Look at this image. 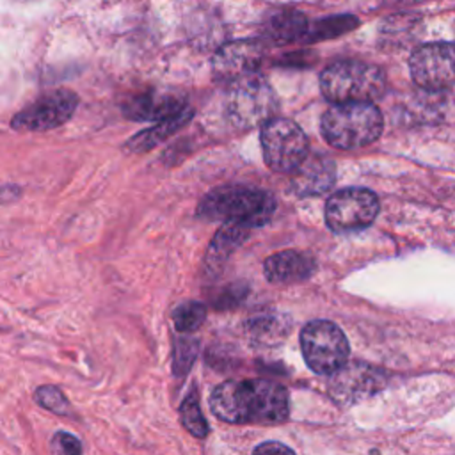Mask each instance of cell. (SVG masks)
<instances>
[{
    "mask_svg": "<svg viewBox=\"0 0 455 455\" xmlns=\"http://www.w3.org/2000/svg\"><path fill=\"white\" fill-rule=\"evenodd\" d=\"M210 407L219 419L235 425H274L290 414L284 386L265 379L219 384L210 396Z\"/></svg>",
    "mask_w": 455,
    "mask_h": 455,
    "instance_id": "obj_1",
    "label": "cell"
},
{
    "mask_svg": "<svg viewBox=\"0 0 455 455\" xmlns=\"http://www.w3.org/2000/svg\"><path fill=\"white\" fill-rule=\"evenodd\" d=\"M274 210L275 201L267 190L243 185H226L212 190L201 199L197 217L204 220L235 222L252 229L267 224Z\"/></svg>",
    "mask_w": 455,
    "mask_h": 455,
    "instance_id": "obj_2",
    "label": "cell"
},
{
    "mask_svg": "<svg viewBox=\"0 0 455 455\" xmlns=\"http://www.w3.org/2000/svg\"><path fill=\"white\" fill-rule=\"evenodd\" d=\"M323 139L338 149H357L375 142L384 119L371 101L332 103L320 121Z\"/></svg>",
    "mask_w": 455,
    "mask_h": 455,
    "instance_id": "obj_3",
    "label": "cell"
},
{
    "mask_svg": "<svg viewBox=\"0 0 455 455\" xmlns=\"http://www.w3.org/2000/svg\"><path fill=\"white\" fill-rule=\"evenodd\" d=\"M320 89L332 103L371 101L384 94L386 75L368 62L339 60L322 71Z\"/></svg>",
    "mask_w": 455,
    "mask_h": 455,
    "instance_id": "obj_4",
    "label": "cell"
},
{
    "mask_svg": "<svg viewBox=\"0 0 455 455\" xmlns=\"http://www.w3.org/2000/svg\"><path fill=\"white\" fill-rule=\"evenodd\" d=\"M226 107L231 124L247 130L261 126L274 117L277 110V96L270 84L254 71L231 82Z\"/></svg>",
    "mask_w": 455,
    "mask_h": 455,
    "instance_id": "obj_5",
    "label": "cell"
},
{
    "mask_svg": "<svg viewBox=\"0 0 455 455\" xmlns=\"http://www.w3.org/2000/svg\"><path fill=\"white\" fill-rule=\"evenodd\" d=\"M265 164L275 172H293L307 156V137L286 117H270L259 132Z\"/></svg>",
    "mask_w": 455,
    "mask_h": 455,
    "instance_id": "obj_6",
    "label": "cell"
},
{
    "mask_svg": "<svg viewBox=\"0 0 455 455\" xmlns=\"http://www.w3.org/2000/svg\"><path fill=\"white\" fill-rule=\"evenodd\" d=\"M306 364L320 375H331L348 359V341L343 331L327 320H313L300 332Z\"/></svg>",
    "mask_w": 455,
    "mask_h": 455,
    "instance_id": "obj_7",
    "label": "cell"
},
{
    "mask_svg": "<svg viewBox=\"0 0 455 455\" xmlns=\"http://www.w3.org/2000/svg\"><path fill=\"white\" fill-rule=\"evenodd\" d=\"M78 101V94L69 89L48 91L16 112L11 119V128L18 132H48L59 128L73 117Z\"/></svg>",
    "mask_w": 455,
    "mask_h": 455,
    "instance_id": "obj_8",
    "label": "cell"
},
{
    "mask_svg": "<svg viewBox=\"0 0 455 455\" xmlns=\"http://www.w3.org/2000/svg\"><path fill=\"white\" fill-rule=\"evenodd\" d=\"M379 213V199L366 188H341L325 204V222L334 233H348L368 228Z\"/></svg>",
    "mask_w": 455,
    "mask_h": 455,
    "instance_id": "obj_9",
    "label": "cell"
},
{
    "mask_svg": "<svg viewBox=\"0 0 455 455\" xmlns=\"http://www.w3.org/2000/svg\"><path fill=\"white\" fill-rule=\"evenodd\" d=\"M411 76L427 91H444L455 85V43H428L412 52Z\"/></svg>",
    "mask_w": 455,
    "mask_h": 455,
    "instance_id": "obj_10",
    "label": "cell"
},
{
    "mask_svg": "<svg viewBox=\"0 0 455 455\" xmlns=\"http://www.w3.org/2000/svg\"><path fill=\"white\" fill-rule=\"evenodd\" d=\"M386 386V377L380 370L366 363H345L336 371L331 373L329 393L331 396L343 403L350 405L359 400H364Z\"/></svg>",
    "mask_w": 455,
    "mask_h": 455,
    "instance_id": "obj_11",
    "label": "cell"
},
{
    "mask_svg": "<svg viewBox=\"0 0 455 455\" xmlns=\"http://www.w3.org/2000/svg\"><path fill=\"white\" fill-rule=\"evenodd\" d=\"M265 55L261 43L252 39L231 41L220 46L212 60V69L217 80L233 82L240 76L258 71Z\"/></svg>",
    "mask_w": 455,
    "mask_h": 455,
    "instance_id": "obj_12",
    "label": "cell"
},
{
    "mask_svg": "<svg viewBox=\"0 0 455 455\" xmlns=\"http://www.w3.org/2000/svg\"><path fill=\"white\" fill-rule=\"evenodd\" d=\"M185 107L188 105L181 96L148 91L126 98L123 114L132 121H160L181 112Z\"/></svg>",
    "mask_w": 455,
    "mask_h": 455,
    "instance_id": "obj_13",
    "label": "cell"
},
{
    "mask_svg": "<svg viewBox=\"0 0 455 455\" xmlns=\"http://www.w3.org/2000/svg\"><path fill=\"white\" fill-rule=\"evenodd\" d=\"M316 270L313 256L300 251H279L270 254L263 263L265 277L275 284H295L306 281Z\"/></svg>",
    "mask_w": 455,
    "mask_h": 455,
    "instance_id": "obj_14",
    "label": "cell"
},
{
    "mask_svg": "<svg viewBox=\"0 0 455 455\" xmlns=\"http://www.w3.org/2000/svg\"><path fill=\"white\" fill-rule=\"evenodd\" d=\"M293 172V188L300 196L323 194L336 180L334 164L325 155L306 156Z\"/></svg>",
    "mask_w": 455,
    "mask_h": 455,
    "instance_id": "obj_15",
    "label": "cell"
},
{
    "mask_svg": "<svg viewBox=\"0 0 455 455\" xmlns=\"http://www.w3.org/2000/svg\"><path fill=\"white\" fill-rule=\"evenodd\" d=\"M192 116H194V110L190 107H185L181 112L156 121V124H153L151 128H146V130L135 133L133 137H130L124 142L123 151H126L130 155H139V153H146V151L153 149L155 146H158L160 142H164L171 135H174L180 128H183L192 119Z\"/></svg>",
    "mask_w": 455,
    "mask_h": 455,
    "instance_id": "obj_16",
    "label": "cell"
},
{
    "mask_svg": "<svg viewBox=\"0 0 455 455\" xmlns=\"http://www.w3.org/2000/svg\"><path fill=\"white\" fill-rule=\"evenodd\" d=\"M251 228L235 224V222H222V228L215 233L212 238V243L208 245L206 256H204V265L208 272L219 270L228 258L245 242L249 236Z\"/></svg>",
    "mask_w": 455,
    "mask_h": 455,
    "instance_id": "obj_17",
    "label": "cell"
},
{
    "mask_svg": "<svg viewBox=\"0 0 455 455\" xmlns=\"http://www.w3.org/2000/svg\"><path fill=\"white\" fill-rule=\"evenodd\" d=\"M307 20L299 11H279L272 14L265 25V34L274 43H291L297 39H304L307 32Z\"/></svg>",
    "mask_w": 455,
    "mask_h": 455,
    "instance_id": "obj_18",
    "label": "cell"
},
{
    "mask_svg": "<svg viewBox=\"0 0 455 455\" xmlns=\"http://www.w3.org/2000/svg\"><path fill=\"white\" fill-rule=\"evenodd\" d=\"M180 418L183 427L194 435V437H206L208 435V423L201 412L199 407V396L196 389H190L188 395L183 398L180 405Z\"/></svg>",
    "mask_w": 455,
    "mask_h": 455,
    "instance_id": "obj_19",
    "label": "cell"
},
{
    "mask_svg": "<svg viewBox=\"0 0 455 455\" xmlns=\"http://www.w3.org/2000/svg\"><path fill=\"white\" fill-rule=\"evenodd\" d=\"M206 320V306L197 300L180 304L172 311V323L180 332H192Z\"/></svg>",
    "mask_w": 455,
    "mask_h": 455,
    "instance_id": "obj_20",
    "label": "cell"
},
{
    "mask_svg": "<svg viewBox=\"0 0 455 455\" xmlns=\"http://www.w3.org/2000/svg\"><path fill=\"white\" fill-rule=\"evenodd\" d=\"M357 25V20L354 16H334L318 21L315 27H307V32L304 36V41H318L327 37H336L347 30H352Z\"/></svg>",
    "mask_w": 455,
    "mask_h": 455,
    "instance_id": "obj_21",
    "label": "cell"
},
{
    "mask_svg": "<svg viewBox=\"0 0 455 455\" xmlns=\"http://www.w3.org/2000/svg\"><path fill=\"white\" fill-rule=\"evenodd\" d=\"M34 400L39 407L59 414V416H69L71 414V403L68 402L66 395L62 393L60 387L46 384V386H39L34 391Z\"/></svg>",
    "mask_w": 455,
    "mask_h": 455,
    "instance_id": "obj_22",
    "label": "cell"
},
{
    "mask_svg": "<svg viewBox=\"0 0 455 455\" xmlns=\"http://www.w3.org/2000/svg\"><path fill=\"white\" fill-rule=\"evenodd\" d=\"M197 348H199L197 339L190 338V336H181L174 341V350H172V371H174V375L181 377L190 370L192 363L196 361Z\"/></svg>",
    "mask_w": 455,
    "mask_h": 455,
    "instance_id": "obj_23",
    "label": "cell"
},
{
    "mask_svg": "<svg viewBox=\"0 0 455 455\" xmlns=\"http://www.w3.org/2000/svg\"><path fill=\"white\" fill-rule=\"evenodd\" d=\"M82 443L78 437L68 434V432H57L52 437V451L55 453H66V455H78L82 453Z\"/></svg>",
    "mask_w": 455,
    "mask_h": 455,
    "instance_id": "obj_24",
    "label": "cell"
},
{
    "mask_svg": "<svg viewBox=\"0 0 455 455\" xmlns=\"http://www.w3.org/2000/svg\"><path fill=\"white\" fill-rule=\"evenodd\" d=\"M268 451H284V453H293V450L286 444H281V443H275V441H270V443H265V444H259L258 448H254V453H268Z\"/></svg>",
    "mask_w": 455,
    "mask_h": 455,
    "instance_id": "obj_25",
    "label": "cell"
},
{
    "mask_svg": "<svg viewBox=\"0 0 455 455\" xmlns=\"http://www.w3.org/2000/svg\"><path fill=\"white\" fill-rule=\"evenodd\" d=\"M20 190L14 185H4L0 187V201H12L14 197H18Z\"/></svg>",
    "mask_w": 455,
    "mask_h": 455,
    "instance_id": "obj_26",
    "label": "cell"
},
{
    "mask_svg": "<svg viewBox=\"0 0 455 455\" xmlns=\"http://www.w3.org/2000/svg\"><path fill=\"white\" fill-rule=\"evenodd\" d=\"M20 2H37V0H20Z\"/></svg>",
    "mask_w": 455,
    "mask_h": 455,
    "instance_id": "obj_27",
    "label": "cell"
}]
</instances>
